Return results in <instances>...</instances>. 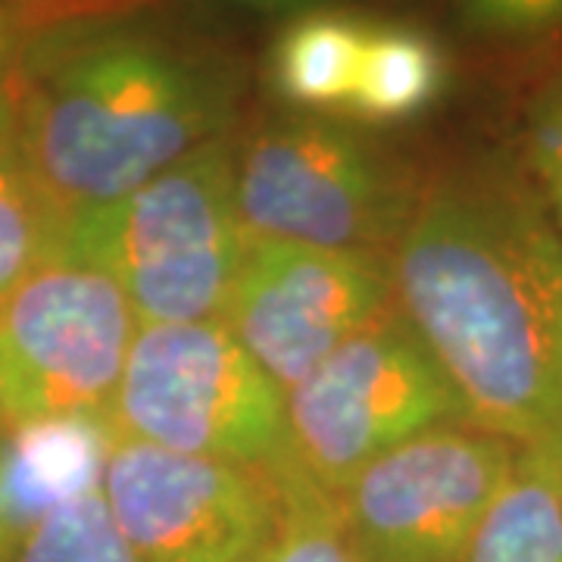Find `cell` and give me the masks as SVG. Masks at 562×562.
Masks as SVG:
<instances>
[{
	"instance_id": "cell-1",
	"label": "cell",
	"mask_w": 562,
	"mask_h": 562,
	"mask_svg": "<svg viewBox=\"0 0 562 562\" xmlns=\"http://www.w3.org/2000/svg\"><path fill=\"white\" fill-rule=\"evenodd\" d=\"M391 262L397 310L465 422L519 447L562 441V225L519 150L431 172Z\"/></svg>"
},
{
	"instance_id": "cell-2",
	"label": "cell",
	"mask_w": 562,
	"mask_h": 562,
	"mask_svg": "<svg viewBox=\"0 0 562 562\" xmlns=\"http://www.w3.org/2000/svg\"><path fill=\"white\" fill-rule=\"evenodd\" d=\"M241 101V63L222 44L76 7L16 76L13 140L47 201L76 220L235 135Z\"/></svg>"
},
{
	"instance_id": "cell-3",
	"label": "cell",
	"mask_w": 562,
	"mask_h": 562,
	"mask_svg": "<svg viewBox=\"0 0 562 562\" xmlns=\"http://www.w3.org/2000/svg\"><path fill=\"white\" fill-rule=\"evenodd\" d=\"M238 135L203 144L122 201L66 220L60 254L101 266L140 325L222 319L250 250Z\"/></svg>"
},
{
	"instance_id": "cell-4",
	"label": "cell",
	"mask_w": 562,
	"mask_h": 562,
	"mask_svg": "<svg viewBox=\"0 0 562 562\" xmlns=\"http://www.w3.org/2000/svg\"><path fill=\"white\" fill-rule=\"evenodd\" d=\"M422 181L362 128L319 113L276 116L238 138V213L250 241L394 254Z\"/></svg>"
},
{
	"instance_id": "cell-5",
	"label": "cell",
	"mask_w": 562,
	"mask_h": 562,
	"mask_svg": "<svg viewBox=\"0 0 562 562\" xmlns=\"http://www.w3.org/2000/svg\"><path fill=\"white\" fill-rule=\"evenodd\" d=\"M110 431L188 457L291 469L288 397L222 319L140 325Z\"/></svg>"
},
{
	"instance_id": "cell-6",
	"label": "cell",
	"mask_w": 562,
	"mask_h": 562,
	"mask_svg": "<svg viewBox=\"0 0 562 562\" xmlns=\"http://www.w3.org/2000/svg\"><path fill=\"white\" fill-rule=\"evenodd\" d=\"M138 328L113 276L57 250L0 301V431L110 425Z\"/></svg>"
},
{
	"instance_id": "cell-7",
	"label": "cell",
	"mask_w": 562,
	"mask_h": 562,
	"mask_svg": "<svg viewBox=\"0 0 562 562\" xmlns=\"http://www.w3.org/2000/svg\"><path fill=\"white\" fill-rule=\"evenodd\" d=\"M453 422H465L460 394L397 303L288 394L291 460L325 494Z\"/></svg>"
},
{
	"instance_id": "cell-8",
	"label": "cell",
	"mask_w": 562,
	"mask_h": 562,
	"mask_svg": "<svg viewBox=\"0 0 562 562\" xmlns=\"http://www.w3.org/2000/svg\"><path fill=\"white\" fill-rule=\"evenodd\" d=\"M101 494L138 562H257L284 522L281 472L116 435Z\"/></svg>"
},
{
	"instance_id": "cell-9",
	"label": "cell",
	"mask_w": 562,
	"mask_h": 562,
	"mask_svg": "<svg viewBox=\"0 0 562 562\" xmlns=\"http://www.w3.org/2000/svg\"><path fill=\"white\" fill-rule=\"evenodd\" d=\"M519 450L453 422L366 465L331 494L357 560L460 562Z\"/></svg>"
},
{
	"instance_id": "cell-10",
	"label": "cell",
	"mask_w": 562,
	"mask_h": 562,
	"mask_svg": "<svg viewBox=\"0 0 562 562\" xmlns=\"http://www.w3.org/2000/svg\"><path fill=\"white\" fill-rule=\"evenodd\" d=\"M394 303L387 254L250 241L222 322L288 397Z\"/></svg>"
},
{
	"instance_id": "cell-11",
	"label": "cell",
	"mask_w": 562,
	"mask_h": 562,
	"mask_svg": "<svg viewBox=\"0 0 562 562\" xmlns=\"http://www.w3.org/2000/svg\"><path fill=\"white\" fill-rule=\"evenodd\" d=\"M460 562H562V441L519 450Z\"/></svg>"
},
{
	"instance_id": "cell-12",
	"label": "cell",
	"mask_w": 562,
	"mask_h": 562,
	"mask_svg": "<svg viewBox=\"0 0 562 562\" xmlns=\"http://www.w3.org/2000/svg\"><path fill=\"white\" fill-rule=\"evenodd\" d=\"M366 35L338 13H303L276 44V88L288 101L313 110L347 106L357 91Z\"/></svg>"
},
{
	"instance_id": "cell-13",
	"label": "cell",
	"mask_w": 562,
	"mask_h": 562,
	"mask_svg": "<svg viewBox=\"0 0 562 562\" xmlns=\"http://www.w3.org/2000/svg\"><path fill=\"white\" fill-rule=\"evenodd\" d=\"M441 88V57L435 44L406 29H379L366 35L357 91L350 110L372 122L419 113Z\"/></svg>"
},
{
	"instance_id": "cell-14",
	"label": "cell",
	"mask_w": 562,
	"mask_h": 562,
	"mask_svg": "<svg viewBox=\"0 0 562 562\" xmlns=\"http://www.w3.org/2000/svg\"><path fill=\"white\" fill-rule=\"evenodd\" d=\"M60 210L22 160L13 132L0 138V301L60 250Z\"/></svg>"
},
{
	"instance_id": "cell-15",
	"label": "cell",
	"mask_w": 562,
	"mask_h": 562,
	"mask_svg": "<svg viewBox=\"0 0 562 562\" xmlns=\"http://www.w3.org/2000/svg\"><path fill=\"white\" fill-rule=\"evenodd\" d=\"M13 562H138V557L120 535L98 484L44 516Z\"/></svg>"
},
{
	"instance_id": "cell-16",
	"label": "cell",
	"mask_w": 562,
	"mask_h": 562,
	"mask_svg": "<svg viewBox=\"0 0 562 562\" xmlns=\"http://www.w3.org/2000/svg\"><path fill=\"white\" fill-rule=\"evenodd\" d=\"M284 522L257 562H360L344 535L335 497L310 482L297 465L281 472Z\"/></svg>"
},
{
	"instance_id": "cell-17",
	"label": "cell",
	"mask_w": 562,
	"mask_h": 562,
	"mask_svg": "<svg viewBox=\"0 0 562 562\" xmlns=\"http://www.w3.org/2000/svg\"><path fill=\"white\" fill-rule=\"evenodd\" d=\"M519 157L562 225V44L528 94Z\"/></svg>"
},
{
	"instance_id": "cell-18",
	"label": "cell",
	"mask_w": 562,
	"mask_h": 562,
	"mask_svg": "<svg viewBox=\"0 0 562 562\" xmlns=\"http://www.w3.org/2000/svg\"><path fill=\"white\" fill-rule=\"evenodd\" d=\"M457 20L472 38L497 47H560L562 0H475L457 7Z\"/></svg>"
},
{
	"instance_id": "cell-19",
	"label": "cell",
	"mask_w": 562,
	"mask_h": 562,
	"mask_svg": "<svg viewBox=\"0 0 562 562\" xmlns=\"http://www.w3.org/2000/svg\"><path fill=\"white\" fill-rule=\"evenodd\" d=\"M76 10V3H7L0 0V101L13 94L20 69L44 32Z\"/></svg>"
},
{
	"instance_id": "cell-20",
	"label": "cell",
	"mask_w": 562,
	"mask_h": 562,
	"mask_svg": "<svg viewBox=\"0 0 562 562\" xmlns=\"http://www.w3.org/2000/svg\"><path fill=\"white\" fill-rule=\"evenodd\" d=\"M25 541V528L16 516L13 487H10V438L0 431V562H13Z\"/></svg>"
},
{
	"instance_id": "cell-21",
	"label": "cell",
	"mask_w": 562,
	"mask_h": 562,
	"mask_svg": "<svg viewBox=\"0 0 562 562\" xmlns=\"http://www.w3.org/2000/svg\"><path fill=\"white\" fill-rule=\"evenodd\" d=\"M13 132V94L0 101V138Z\"/></svg>"
}]
</instances>
